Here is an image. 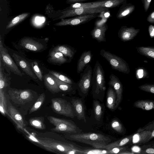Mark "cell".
<instances>
[{"label":"cell","mask_w":154,"mask_h":154,"mask_svg":"<svg viewBox=\"0 0 154 154\" xmlns=\"http://www.w3.org/2000/svg\"><path fill=\"white\" fill-rule=\"evenodd\" d=\"M34 135L49 152L66 154H81L85 149L64 139L56 140L51 137L41 136L38 134H35Z\"/></svg>","instance_id":"cell-1"},{"label":"cell","mask_w":154,"mask_h":154,"mask_svg":"<svg viewBox=\"0 0 154 154\" xmlns=\"http://www.w3.org/2000/svg\"><path fill=\"white\" fill-rule=\"evenodd\" d=\"M104 72L98 60L94 68L92 77L91 94L94 99L102 101L106 90Z\"/></svg>","instance_id":"cell-2"},{"label":"cell","mask_w":154,"mask_h":154,"mask_svg":"<svg viewBox=\"0 0 154 154\" xmlns=\"http://www.w3.org/2000/svg\"><path fill=\"white\" fill-rule=\"evenodd\" d=\"M65 137L67 139L87 144L91 143H96L106 145L111 141V139L109 137L97 133L66 134Z\"/></svg>","instance_id":"cell-3"},{"label":"cell","mask_w":154,"mask_h":154,"mask_svg":"<svg viewBox=\"0 0 154 154\" xmlns=\"http://www.w3.org/2000/svg\"><path fill=\"white\" fill-rule=\"evenodd\" d=\"M47 118L55 126L50 129L52 132L73 134L81 133L82 131L71 120L51 116H48Z\"/></svg>","instance_id":"cell-4"},{"label":"cell","mask_w":154,"mask_h":154,"mask_svg":"<svg viewBox=\"0 0 154 154\" xmlns=\"http://www.w3.org/2000/svg\"><path fill=\"white\" fill-rule=\"evenodd\" d=\"M93 70L91 66L88 65L80 74L79 81L76 83V88L79 95L85 98L88 94L92 86Z\"/></svg>","instance_id":"cell-5"},{"label":"cell","mask_w":154,"mask_h":154,"mask_svg":"<svg viewBox=\"0 0 154 154\" xmlns=\"http://www.w3.org/2000/svg\"><path fill=\"white\" fill-rule=\"evenodd\" d=\"M100 54L108 61L112 69L125 74L130 73L128 64L122 58L103 49L100 51Z\"/></svg>","instance_id":"cell-6"},{"label":"cell","mask_w":154,"mask_h":154,"mask_svg":"<svg viewBox=\"0 0 154 154\" xmlns=\"http://www.w3.org/2000/svg\"><path fill=\"white\" fill-rule=\"evenodd\" d=\"M51 102V107L55 112L71 118L75 116L74 108L69 102L59 97L52 98Z\"/></svg>","instance_id":"cell-7"},{"label":"cell","mask_w":154,"mask_h":154,"mask_svg":"<svg viewBox=\"0 0 154 154\" xmlns=\"http://www.w3.org/2000/svg\"><path fill=\"white\" fill-rule=\"evenodd\" d=\"M127 0H100L87 3H76L72 5V8L103 7L113 8L127 2Z\"/></svg>","instance_id":"cell-8"},{"label":"cell","mask_w":154,"mask_h":154,"mask_svg":"<svg viewBox=\"0 0 154 154\" xmlns=\"http://www.w3.org/2000/svg\"><path fill=\"white\" fill-rule=\"evenodd\" d=\"M109 11V8L103 7L95 8H78L73 9H65L61 12L59 18L74 17L82 15L98 14L103 12Z\"/></svg>","instance_id":"cell-9"},{"label":"cell","mask_w":154,"mask_h":154,"mask_svg":"<svg viewBox=\"0 0 154 154\" xmlns=\"http://www.w3.org/2000/svg\"><path fill=\"white\" fill-rule=\"evenodd\" d=\"M10 99L15 104L23 105L33 99L31 91L29 89H17L11 88L8 91Z\"/></svg>","instance_id":"cell-10"},{"label":"cell","mask_w":154,"mask_h":154,"mask_svg":"<svg viewBox=\"0 0 154 154\" xmlns=\"http://www.w3.org/2000/svg\"><path fill=\"white\" fill-rule=\"evenodd\" d=\"M98 14L82 15L68 19H63L54 25L58 26H77L86 23L99 16Z\"/></svg>","instance_id":"cell-11"},{"label":"cell","mask_w":154,"mask_h":154,"mask_svg":"<svg viewBox=\"0 0 154 154\" xmlns=\"http://www.w3.org/2000/svg\"><path fill=\"white\" fill-rule=\"evenodd\" d=\"M0 59L6 66L14 74L20 76L23 74L8 53V50L3 46L1 37L0 38Z\"/></svg>","instance_id":"cell-12"},{"label":"cell","mask_w":154,"mask_h":154,"mask_svg":"<svg viewBox=\"0 0 154 154\" xmlns=\"http://www.w3.org/2000/svg\"><path fill=\"white\" fill-rule=\"evenodd\" d=\"M108 84L114 90L116 94V109L121 103L122 99L123 87L119 78L115 75L111 74L109 77Z\"/></svg>","instance_id":"cell-13"},{"label":"cell","mask_w":154,"mask_h":154,"mask_svg":"<svg viewBox=\"0 0 154 154\" xmlns=\"http://www.w3.org/2000/svg\"><path fill=\"white\" fill-rule=\"evenodd\" d=\"M84 98L76 97L73 98L71 101L75 112V116L79 120H82L86 123V119L85 115V106Z\"/></svg>","instance_id":"cell-14"},{"label":"cell","mask_w":154,"mask_h":154,"mask_svg":"<svg viewBox=\"0 0 154 154\" xmlns=\"http://www.w3.org/2000/svg\"><path fill=\"white\" fill-rule=\"evenodd\" d=\"M133 136L132 135H131L106 145L96 143H88V144L95 148L104 149L109 150L114 148L122 146L127 144L132 139Z\"/></svg>","instance_id":"cell-15"},{"label":"cell","mask_w":154,"mask_h":154,"mask_svg":"<svg viewBox=\"0 0 154 154\" xmlns=\"http://www.w3.org/2000/svg\"><path fill=\"white\" fill-rule=\"evenodd\" d=\"M140 30V29H136L132 26H122L118 31V36L122 41L127 42L133 39Z\"/></svg>","instance_id":"cell-16"},{"label":"cell","mask_w":154,"mask_h":154,"mask_svg":"<svg viewBox=\"0 0 154 154\" xmlns=\"http://www.w3.org/2000/svg\"><path fill=\"white\" fill-rule=\"evenodd\" d=\"M108 28L106 23L100 25H94V28L90 32L92 38L99 42H106L105 32Z\"/></svg>","instance_id":"cell-17"},{"label":"cell","mask_w":154,"mask_h":154,"mask_svg":"<svg viewBox=\"0 0 154 154\" xmlns=\"http://www.w3.org/2000/svg\"><path fill=\"white\" fill-rule=\"evenodd\" d=\"M7 114L15 122L19 128L21 129L26 126V124L22 115L12 105H10L8 106Z\"/></svg>","instance_id":"cell-18"},{"label":"cell","mask_w":154,"mask_h":154,"mask_svg":"<svg viewBox=\"0 0 154 154\" xmlns=\"http://www.w3.org/2000/svg\"><path fill=\"white\" fill-rule=\"evenodd\" d=\"M12 56L14 58L16 64L27 75L34 79H37L36 76L32 71L31 67L27 61L24 59L14 53Z\"/></svg>","instance_id":"cell-19"},{"label":"cell","mask_w":154,"mask_h":154,"mask_svg":"<svg viewBox=\"0 0 154 154\" xmlns=\"http://www.w3.org/2000/svg\"><path fill=\"white\" fill-rule=\"evenodd\" d=\"M93 55L91 51H84L80 56L77 62V72L78 73L82 72L91 62Z\"/></svg>","instance_id":"cell-20"},{"label":"cell","mask_w":154,"mask_h":154,"mask_svg":"<svg viewBox=\"0 0 154 154\" xmlns=\"http://www.w3.org/2000/svg\"><path fill=\"white\" fill-rule=\"evenodd\" d=\"M20 45L26 49L34 51H40L44 47L41 43L29 38H23L21 40Z\"/></svg>","instance_id":"cell-21"},{"label":"cell","mask_w":154,"mask_h":154,"mask_svg":"<svg viewBox=\"0 0 154 154\" xmlns=\"http://www.w3.org/2000/svg\"><path fill=\"white\" fill-rule=\"evenodd\" d=\"M135 9V5L131 3L125 2L122 4L116 14V17L119 20L129 16Z\"/></svg>","instance_id":"cell-22"},{"label":"cell","mask_w":154,"mask_h":154,"mask_svg":"<svg viewBox=\"0 0 154 154\" xmlns=\"http://www.w3.org/2000/svg\"><path fill=\"white\" fill-rule=\"evenodd\" d=\"M44 81L45 86L52 93L54 94L62 92L52 75L48 74L45 75L44 76Z\"/></svg>","instance_id":"cell-23"},{"label":"cell","mask_w":154,"mask_h":154,"mask_svg":"<svg viewBox=\"0 0 154 154\" xmlns=\"http://www.w3.org/2000/svg\"><path fill=\"white\" fill-rule=\"evenodd\" d=\"M66 57L61 53L53 50L50 53L49 60L52 63L61 65L71 62V59Z\"/></svg>","instance_id":"cell-24"},{"label":"cell","mask_w":154,"mask_h":154,"mask_svg":"<svg viewBox=\"0 0 154 154\" xmlns=\"http://www.w3.org/2000/svg\"><path fill=\"white\" fill-rule=\"evenodd\" d=\"M116 94L114 90L111 86H109L106 93V106L112 111L116 109Z\"/></svg>","instance_id":"cell-25"},{"label":"cell","mask_w":154,"mask_h":154,"mask_svg":"<svg viewBox=\"0 0 154 154\" xmlns=\"http://www.w3.org/2000/svg\"><path fill=\"white\" fill-rule=\"evenodd\" d=\"M54 50L62 53L66 57L72 59L76 52V49L70 46L61 45L55 47Z\"/></svg>","instance_id":"cell-26"},{"label":"cell","mask_w":154,"mask_h":154,"mask_svg":"<svg viewBox=\"0 0 154 154\" xmlns=\"http://www.w3.org/2000/svg\"><path fill=\"white\" fill-rule=\"evenodd\" d=\"M151 135V132L149 131H145L139 132L133 136L132 140L134 143L140 144L147 142Z\"/></svg>","instance_id":"cell-27"},{"label":"cell","mask_w":154,"mask_h":154,"mask_svg":"<svg viewBox=\"0 0 154 154\" xmlns=\"http://www.w3.org/2000/svg\"><path fill=\"white\" fill-rule=\"evenodd\" d=\"M134 106L145 110L154 109V100H139L135 101Z\"/></svg>","instance_id":"cell-28"},{"label":"cell","mask_w":154,"mask_h":154,"mask_svg":"<svg viewBox=\"0 0 154 154\" xmlns=\"http://www.w3.org/2000/svg\"><path fill=\"white\" fill-rule=\"evenodd\" d=\"M44 120L43 117H38L31 118L29 121L30 124L33 127L40 130H44L46 128Z\"/></svg>","instance_id":"cell-29"},{"label":"cell","mask_w":154,"mask_h":154,"mask_svg":"<svg viewBox=\"0 0 154 154\" xmlns=\"http://www.w3.org/2000/svg\"><path fill=\"white\" fill-rule=\"evenodd\" d=\"M137 52L147 57L154 59V47L141 46L137 48Z\"/></svg>","instance_id":"cell-30"},{"label":"cell","mask_w":154,"mask_h":154,"mask_svg":"<svg viewBox=\"0 0 154 154\" xmlns=\"http://www.w3.org/2000/svg\"><path fill=\"white\" fill-rule=\"evenodd\" d=\"M93 103L95 118L97 120L99 121L103 112L102 104L97 99H94L93 100Z\"/></svg>","instance_id":"cell-31"},{"label":"cell","mask_w":154,"mask_h":154,"mask_svg":"<svg viewBox=\"0 0 154 154\" xmlns=\"http://www.w3.org/2000/svg\"><path fill=\"white\" fill-rule=\"evenodd\" d=\"M7 105L6 98L3 89H0V111L1 114L5 116L7 114Z\"/></svg>","instance_id":"cell-32"},{"label":"cell","mask_w":154,"mask_h":154,"mask_svg":"<svg viewBox=\"0 0 154 154\" xmlns=\"http://www.w3.org/2000/svg\"><path fill=\"white\" fill-rule=\"evenodd\" d=\"M45 98V93H43L41 94L30 110L29 114H31L39 109L43 104Z\"/></svg>","instance_id":"cell-33"},{"label":"cell","mask_w":154,"mask_h":154,"mask_svg":"<svg viewBox=\"0 0 154 154\" xmlns=\"http://www.w3.org/2000/svg\"><path fill=\"white\" fill-rule=\"evenodd\" d=\"M29 15V13H25L20 14L12 19L7 26L6 29H10L25 19Z\"/></svg>","instance_id":"cell-34"},{"label":"cell","mask_w":154,"mask_h":154,"mask_svg":"<svg viewBox=\"0 0 154 154\" xmlns=\"http://www.w3.org/2000/svg\"><path fill=\"white\" fill-rule=\"evenodd\" d=\"M49 73L64 82L73 85H76V83L71 78L63 74L53 71H50Z\"/></svg>","instance_id":"cell-35"},{"label":"cell","mask_w":154,"mask_h":154,"mask_svg":"<svg viewBox=\"0 0 154 154\" xmlns=\"http://www.w3.org/2000/svg\"><path fill=\"white\" fill-rule=\"evenodd\" d=\"M111 126L113 129L119 133H122L124 132V127L119 121L117 119L112 120L111 123Z\"/></svg>","instance_id":"cell-36"},{"label":"cell","mask_w":154,"mask_h":154,"mask_svg":"<svg viewBox=\"0 0 154 154\" xmlns=\"http://www.w3.org/2000/svg\"><path fill=\"white\" fill-rule=\"evenodd\" d=\"M136 77L137 79H141L149 77L146 70L143 67H139L136 70Z\"/></svg>","instance_id":"cell-37"},{"label":"cell","mask_w":154,"mask_h":154,"mask_svg":"<svg viewBox=\"0 0 154 154\" xmlns=\"http://www.w3.org/2000/svg\"><path fill=\"white\" fill-rule=\"evenodd\" d=\"M32 67L35 75L40 81H42L43 75L42 72L39 68L38 63L36 61L31 63Z\"/></svg>","instance_id":"cell-38"},{"label":"cell","mask_w":154,"mask_h":154,"mask_svg":"<svg viewBox=\"0 0 154 154\" xmlns=\"http://www.w3.org/2000/svg\"><path fill=\"white\" fill-rule=\"evenodd\" d=\"M142 91L154 94V84H146L139 86Z\"/></svg>","instance_id":"cell-39"},{"label":"cell","mask_w":154,"mask_h":154,"mask_svg":"<svg viewBox=\"0 0 154 154\" xmlns=\"http://www.w3.org/2000/svg\"><path fill=\"white\" fill-rule=\"evenodd\" d=\"M32 20L35 25L38 26L43 24L45 22V18L43 16H37L33 18Z\"/></svg>","instance_id":"cell-40"},{"label":"cell","mask_w":154,"mask_h":154,"mask_svg":"<svg viewBox=\"0 0 154 154\" xmlns=\"http://www.w3.org/2000/svg\"><path fill=\"white\" fill-rule=\"evenodd\" d=\"M6 80L4 76L1 67H0V89H3L7 85Z\"/></svg>","instance_id":"cell-41"},{"label":"cell","mask_w":154,"mask_h":154,"mask_svg":"<svg viewBox=\"0 0 154 154\" xmlns=\"http://www.w3.org/2000/svg\"><path fill=\"white\" fill-rule=\"evenodd\" d=\"M145 11L146 12L148 10L152 0H142Z\"/></svg>","instance_id":"cell-42"},{"label":"cell","mask_w":154,"mask_h":154,"mask_svg":"<svg viewBox=\"0 0 154 154\" xmlns=\"http://www.w3.org/2000/svg\"><path fill=\"white\" fill-rule=\"evenodd\" d=\"M147 21L150 23H154V10L148 16Z\"/></svg>","instance_id":"cell-43"},{"label":"cell","mask_w":154,"mask_h":154,"mask_svg":"<svg viewBox=\"0 0 154 154\" xmlns=\"http://www.w3.org/2000/svg\"><path fill=\"white\" fill-rule=\"evenodd\" d=\"M148 31L151 38H154V26L150 25L148 27Z\"/></svg>","instance_id":"cell-44"},{"label":"cell","mask_w":154,"mask_h":154,"mask_svg":"<svg viewBox=\"0 0 154 154\" xmlns=\"http://www.w3.org/2000/svg\"><path fill=\"white\" fill-rule=\"evenodd\" d=\"M89 0H67L66 2L69 4H72L76 3H80Z\"/></svg>","instance_id":"cell-45"},{"label":"cell","mask_w":154,"mask_h":154,"mask_svg":"<svg viewBox=\"0 0 154 154\" xmlns=\"http://www.w3.org/2000/svg\"><path fill=\"white\" fill-rule=\"evenodd\" d=\"M132 150L133 152H139L140 150V148L137 146H134L132 148Z\"/></svg>","instance_id":"cell-46"},{"label":"cell","mask_w":154,"mask_h":154,"mask_svg":"<svg viewBox=\"0 0 154 154\" xmlns=\"http://www.w3.org/2000/svg\"><path fill=\"white\" fill-rule=\"evenodd\" d=\"M145 152L149 154H154V148H148L146 150Z\"/></svg>","instance_id":"cell-47"},{"label":"cell","mask_w":154,"mask_h":154,"mask_svg":"<svg viewBox=\"0 0 154 154\" xmlns=\"http://www.w3.org/2000/svg\"><path fill=\"white\" fill-rule=\"evenodd\" d=\"M154 137V129L152 132H151V135L150 137L148 140L147 141H148L149 140L151 139L152 138Z\"/></svg>","instance_id":"cell-48"}]
</instances>
